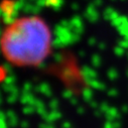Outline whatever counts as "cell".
<instances>
[{"mask_svg":"<svg viewBox=\"0 0 128 128\" xmlns=\"http://www.w3.org/2000/svg\"><path fill=\"white\" fill-rule=\"evenodd\" d=\"M50 34L48 25L36 16L23 17L13 22L4 34L2 46L11 62L34 65L48 54Z\"/></svg>","mask_w":128,"mask_h":128,"instance_id":"obj_1","label":"cell"}]
</instances>
